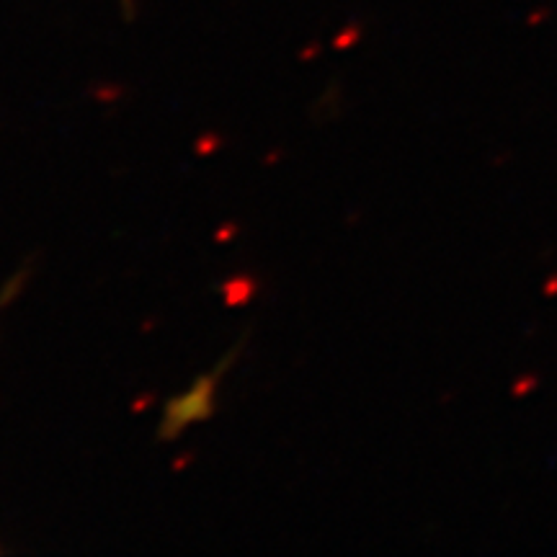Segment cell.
Segmentation results:
<instances>
[{"mask_svg":"<svg viewBox=\"0 0 557 557\" xmlns=\"http://www.w3.org/2000/svg\"><path fill=\"white\" fill-rule=\"evenodd\" d=\"M222 367H225V364H222ZM222 367L215 372H209V374L199 377L183 395L173 397V400L165 405V416H163V429H160L163 439H173L175 434H181V429H186L191 423L204 421V418L212 416L215 389L222 377Z\"/></svg>","mask_w":557,"mask_h":557,"instance_id":"1","label":"cell"}]
</instances>
